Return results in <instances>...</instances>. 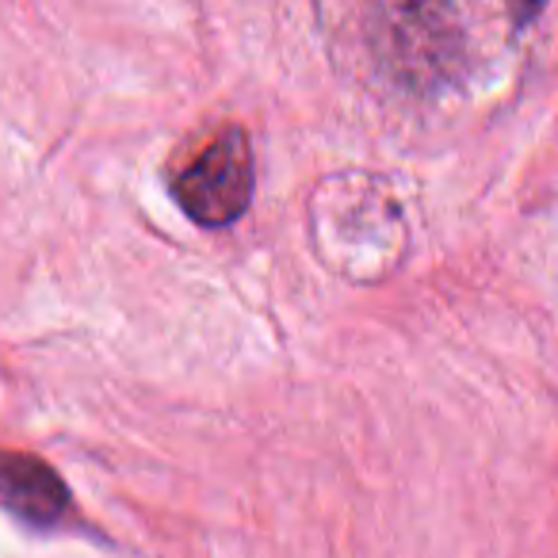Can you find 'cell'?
Returning <instances> with one entry per match:
<instances>
[{
	"mask_svg": "<svg viewBox=\"0 0 558 558\" xmlns=\"http://www.w3.org/2000/svg\"><path fill=\"white\" fill-rule=\"evenodd\" d=\"M0 501L32 524H54L70 509L62 478L47 463L20 451H0Z\"/></svg>",
	"mask_w": 558,
	"mask_h": 558,
	"instance_id": "obj_2",
	"label": "cell"
},
{
	"mask_svg": "<svg viewBox=\"0 0 558 558\" xmlns=\"http://www.w3.org/2000/svg\"><path fill=\"white\" fill-rule=\"evenodd\" d=\"M413 9L425 12V16H428V12H433L436 4H433V0H413ZM421 27H425V32H421V35H425V39H436V35H440V27H436V20H425V24H421Z\"/></svg>",
	"mask_w": 558,
	"mask_h": 558,
	"instance_id": "obj_3",
	"label": "cell"
},
{
	"mask_svg": "<svg viewBox=\"0 0 558 558\" xmlns=\"http://www.w3.org/2000/svg\"><path fill=\"white\" fill-rule=\"evenodd\" d=\"M177 199L199 226H230L253 199V154L248 138L233 131L218 134L177 180Z\"/></svg>",
	"mask_w": 558,
	"mask_h": 558,
	"instance_id": "obj_1",
	"label": "cell"
}]
</instances>
